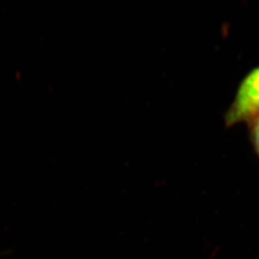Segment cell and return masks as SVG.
Wrapping results in <instances>:
<instances>
[{
	"label": "cell",
	"mask_w": 259,
	"mask_h": 259,
	"mask_svg": "<svg viewBox=\"0 0 259 259\" xmlns=\"http://www.w3.org/2000/svg\"><path fill=\"white\" fill-rule=\"evenodd\" d=\"M249 131H250V139L251 145L254 149L256 155L259 157V115L249 123Z\"/></svg>",
	"instance_id": "7a4b0ae2"
},
{
	"label": "cell",
	"mask_w": 259,
	"mask_h": 259,
	"mask_svg": "<svg viewBox=\"0 0 259 259\" xmlns=\"http://www.w3.org/2000/svg\"><path fill=\"white\" fill-rule=\"evenodd\" d=\"M259 115V65L250 69L235 92L228 111L225 124L231 128L238 124H248Z\"/></svg>",
	"instance_id": "6da1fadb"
}]
</instances>
